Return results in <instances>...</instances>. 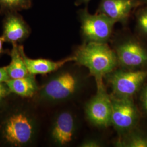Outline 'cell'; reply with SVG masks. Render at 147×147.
<instances>
[{"label": "cell", "instance_id": "3", "mask_svg": "<svg viewBox=\"0 0 147 147\" xmlns=\"http://www.w3.org/2000/svg\"><path fill=\"white\" fill-rule=\"evenodd\" d=\"M73 56L74 62L87 69L96 82L103 80L118 65L115 50L107 43L84 42Z\"/></svg>", "mask_w": 147, "mask_h": 147}, {"label": "cell", "instance_id": "17", "mask_svg": "<svg viewBox=\"0 0 147 147\" xmlns=\"http://www.w3.org/2000/svg\"><path fill=\"white\" fill-rule=\"evenodd\" d=\"M136 27L137 31L147 38V5L138 7L135 13Z\"/></svg>", "mask_w": 147, "mask_h": 147}, {"label": "cell", "instance_id": "19", "mask_svg": "<svg viewBox=\"0 0 147 147\" xmlns=\"http://www.w3.org/2000/svg\"><path fill=\"white\" fill-rule=\"evenodd\" d=\"M11 93V90L5 82H0V107L4 105L7 98Z\"/></svg>", "mask_w": 147, "mask_h": 147}, {"label": "cell", "instance_id": "11", "mask_svg": "<svg viewBox=\"0 0 147 147\" xmlns=\"http://www.w3.org/2000/svg\"><path fill=\"white\" fill-rule=\"evenodd\" d=\"M3 21V34L5 42L18 44L25 40L31 34V28L18 11L5 14Z\"/></svg>", "mask_w": 147, "mask_h": 147}, {"label": "cell", "instance_id": "5", "mask_svg": "<svg viewBox=\"0 0 147 147\" xmlns=\"http://www.w3.org/2000/svg\"><path fill=\"white\" fill-rule=\"evenodd\" d=\"M78 15L84 42L107 43L116 24L114 21L101 13L91 14L87 8L80 9Z\"/></svg>", "mask_w": 147, "mask_h": 147}, {"label": "cell", "instance_id": "6", "mask_svg": "<svg viewBox=\"0 0 147 147\" xmlns=\"http://www.w3.org/2000/svg\"><path fill=\"white\" fill-rule=\"evenodd\" d=\"M105 78L110 85L112 94L119 97H133L147 79V70L115 69Z\"/></svg>", "mask_w": 147, "mask_h": 147}, {"label": "cell", "instance_id": "8", "mask_svg": "<svg viewBox=\"0 0 147 147\" xmlns=\"http://www.w3.org/2000/svg\"><path fill=\"white\" fill-rule=\"evenodd\" d=\"M112 102V125L119 133H125L137 127L140 113L133 97H119L110 94Z\"/></svg>", "mask_w": 147, "mask_h": 147}, {"label": "cell", "instance_id": "13", "mask_svg": "<svg viewBox=\"0 0 147 147\" xmlns=\"http://www.w3.org/2000/svg\"><path fill=\"white\" fill-rule=\"evenodd\" d=\"M11 93L24 98H31L37 94L39 87L34 75L18 79H10L5 82Z\"/></svg>", "mask_w": 147, "mask_h": 147}, {"label": "cell", "instance_id": "14", "mask_svg": "<svg viewBox=\"0 0 147 147\" xmlns=\"http://www.w3.org/2000/svg\"><path fill=\"white\" fill-rule=\"evenodd\" d=\"M10 55L11 62L7 66V71L10 79H18L30 75L21 53L22 46L13 44Z\"/></svg>", "mask_w": 147, "mask_h": 147}, {"label": "cell", "instance_id": "20", "mask_svg": "<svg viewBox=\"0 0 147 147\" xmlns=\"http://www.w3.org/2000/svg\"><path fill=\"white\" fill-rule=\"evenodd\" d=\"M140 100L142 108L147 115V82L142 87Z\"/></svg>", "mask_w": 147, "mask_h": 147}, {"label": "cell", "instance_id": "16", "mask_svg": "<svg viewBox=\"0 0 147 147\" xmlns=\"http://www.w3.org/2000/svg\"><path fill=\"white\" fill-rule=\"evenodd\" d=\"M32 5V0H0V14L28 9Z\"/></svg>", "mask_w": 147, "mask_h": 147}, {"label": "cell", "instance_id": "1", "mask_svg": "<svg viewBox=\"0 0 147 147\" xmlns=\"http://www.w3.org/2000/svg\"><path fill=\"white\" fill-rule=\"evenodd\" d=\"M38 131V122L31 110L24 105L8 109L0 118V140L11 147L31 144Z\"/></svg>", "mask_w": 147, "mask_h": 147}, {"label": "cell", "instance_id": "18", "mask_svg": "<svg viewBox=\"0 0 147 147\" xmlns=\"http://www.w3.org/2000/svg\"><path fill=\"white\" fill-rule=\"evenodd\" d=\"M80 147H101L104 146V143L96 138H89L84 140L79 146Z\"/></svg>", "mask_w": 147, "mask_h": 147}, {"label": "cell", "instance_id": "23", "mask_svg": "<svg viewBox=\"0 0 147 147\" xmlns=\"http://www.w3.org/2000/svg\"><path fill=\"white\" fill-rule=\"evenodd\" d=\"M5 42V40L2 37H0V56L5 53V50L3 47V44Z\"/></svg>", "mask_w": 147, "mask_h": 147}, {"label": "cell", "instance_id": "10", "mask_svg": "<svg viewBox=\"0 0 147 147\" xmlns=\"http://www.w3.org/2000/svg\"><path fill=\"white\" fill-rule=\"evenodd\" d=\"M141 5L140 0H100L96 13L104 14L115 23L125 25L132 13Z\"/></svg>", "mask_w": 147, "mask_h": 147}, {"label": "cell", "instance_id": "4", "mask_svg": "<svg viewBox=\"0 0 147 147\" xmlns=\"http://www.w3.org/2000/svg\"><path fill=\"white\" fill-rule=\"evenodd\" d=\"M118 64L127 70L143 69L147 67V47L132 35L117 37L113 42Z\"/></svg>", "mask_w": 147, "mask_h": 147}, {"label": "cell", "instance_id": "24", "mask_svg": "<svg viewBox=\"0 0 147 147\" xmlns=\"http://www.w3.org/2000/svg\"><path fill=\"white\" fill-rule=\"evenodd\" d=\"M140 1L141 2L143 5H147V0H140Z\"/></svg>", "mask_w": 147, "mask_h": 147}, {"label": "cell", "instance_id": "12", "mask_svg": "<svg viewBox=\"0 0 147 147\" xmlns=\"http://www.w3.org/2000/svg\"><path fill=\"white\" fill-rule=\"evenodd\" d=\"M21 53L29 73L34 75L37 74L45 75L54 73L58 69L62 68L69 62H74L73 56L58 61H53L43 58L31 59L27 57L23 47L21 49Z\"/></svg>", "mask_w": 147, "mask_h": 147}, {"label": "cell", "instance_id": "15", "mask_svg": "<svg viewBox=\"0 0 147 147\" xmlns=\"http://www.w3.org/2000/svg\"><path fill=\"white\" fill-rule=\"evenodd\" d=\"M114 145L117 147H147V132L138 129L136 127L120 134Z\"/></svg>", "mask_w": 147, "mask_h": 147}, {"label": "cell", "instance_id": "2", "mask_svg": "<svg viewBox=\"0 0 147 147\" xmlns=\"http://www.w3.org/2000/svg\"><path fill=\"white\" fill-rule=\"evenodd\" d=\"M84 84V75L75 69L63 67L47 78L35 96L43 104L62 103L75 97Z\"/></svg>", "mask_w": 147, "mask_h": 147}, {"label": "cell", "instance_id": "7", "mask_svg": "<svg viewBox=\"0 0 147 147\" xmlns=\"http://www.w3.org/2000/svg\"><path fill=\"white\" fill-rule=\"evenodd\" d=\"M96 94L85 106L88 121L93 125L106 128L112 125V107L110 94H108L103 80L96 82Z\"/></svg>", "mask_w": 147, "mask_h": 147}, {"label": "cell", "instance_id": "9", "mask_svg": "<svg viewBox=\"0 0 147 147\" xmlns=\"http://www.w3.org/2000/svg\"><path fill=\"white\" fill-rule=\"evenodd\" d=\"M77 129V121L73 113L70 111H61L53 119L50 138L56 146H67L73 141Z\"/></svg>", "mask_w": 147, "mask_h": 147}, {"label": "cell", "instance_id": "21", "mask_svg": "<svg viewBox=\"0 0 147 147\" xmlns=\"http://www.w3.org/2000/svg\"><path fill=\"white\" fill-rule=\"evenodd\" d=\"M9 79L10 78L7 71V67L0 68V82H5Z\"/></svg>", "mask_w": 147, "mask_h": 147}, {"label": "cell", "instance_id": "22", "mask_svg": "<svg viewBox=\"0 0 147 147\" xmlns=\"http://www.w3.org/2000/svg\"><path fill=\"white\" fill-rule=\"evenodd\" d=\"M90 0H76L75 2V5H81L82 4H84V5H87L89 3V1Z\"/></svg>", "mask_w": 147, "mask_h": 147}]
</instances>
